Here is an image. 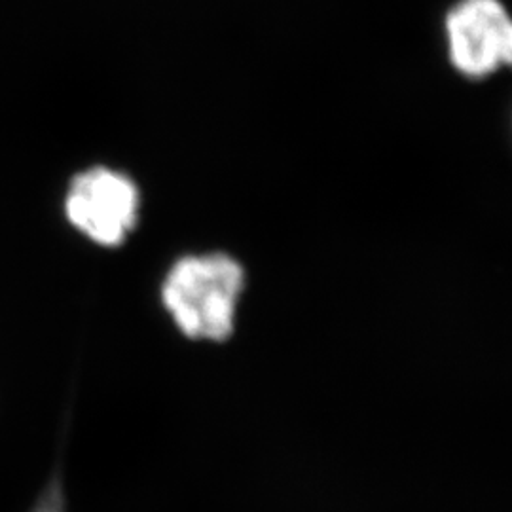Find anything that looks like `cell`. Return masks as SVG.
Listing matches in <instances>:
<instances>
[{
  "label": "cell",
  "instance_id": "6da1fadb",
  "mask_svg": "<svg viewBox=\"0 0 512 512\" xmlns=\"http://www.w3.org/2000/svg\"><path fill=\"white\" fill-rule=\"evenodd\" d=\"M245 272L226 253L179 258L165 275L162 302L190 340L226 342L236 329Z\"/></svg>",
  "mask_w": 512,
  "mask_h": 512
},
{
  "label": "cell",
  "instance_id": "7a4b0ae2",
  "mask_svg": "<svg viewBox=\"0 0 512 512\" xmlns=\"http://www.w3.org/2000/svg\"><path fill=\"white\" fill-rule=\"evenodd\" d=\"M139 205V190L128 175L92 167L74 177L65 198V215L93 243L118 247L133 232Z\"/></svg>",
  "mask_w": 512,
  "mask_h": 512
},
{
  "label": "cell",
  "instance_id": "3957f363",
  "mask_svg": "<svg viewBox=\"0 0 512 512\" xmlns=\"http://www.w3.org/2000/svg\"><path fill=\"white\" fill-rule=\"evenodd\" d=\"M448 55L467 78H488L511 63L512 23L501 0H459L446 21Z\"/></svg>",
  "mask_w": 512,
  "mask_h": 512
},
{
  "label": "cell",
  "instance_id": "277c9868",
  "mask_svg": "<svg viewBox=\"0 0 512 512\" xmlns=\"http://www.w3.org/2000/svg\"><path fill=\"white\" fill-rule=\"evenodd\" d=\"M29 512H67V492L61 467L57 465L54 473L48 476L42 492L38 494L37 501L33 503Z\"/></svg>",
  "mask_w": 512,
  "mask_h": 512
}]
</instances>
